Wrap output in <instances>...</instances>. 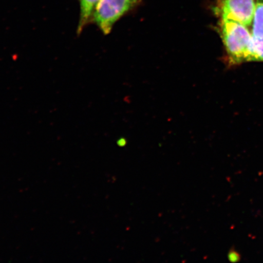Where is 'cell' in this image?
<instances>
[{
	"instance_id": "obj_2",
	"label": "cell",
	"mask_w": 263,
	"mask_h": 263,
	"mask_svg": "<svg viewBox=\"0 0 263 263\" xmlns=\"http://www.w3.org/2000/svg\"><path fill=\"white\" fill-rule=\"evenodd\" d=\"M141 1L142 0H100L95 9L92 21L104 34H108L115 23Z\"/></svg>"
},
{
	"instance_id": "obj_6",
	"label": "cell",
	"mask_w": 263,
	"mask_h": 263,
	"mask_svg": "<svg viewBox=\"0 0 263 263\" xmlns=\"http://www.w3.org/2000/svg\"><path fill=\"white\" fill-rule=\"evenodd\" d=\"M263 61V39L253 37L248 62Z\"/></svg>"
},
{
	"instance_id": "obj_5",
	"label": "cell",
	"mask_w": 263,
	"mask_h": 263,
	"mask_svg": "<svg viewBox=\"0 0 263 263\" xmlns=\"http://www.w3.org/2000/svg\"><path fill=\"white\" fill-rule=\"evenodd\" d=\"M252 34L256 39H263V0H256Z\"/></svg>"
},
{
	"instance_id": "obj_3",
	"label": "cell",
	"mask_w": 263,
	"mask_h": 263,
	"mask_svg": "<svg viewBox=\"0 0 263 263\" xmlns=\"http://www.w3.org/2000/svg\"><path fill=\"white\" fill-rule=\"evenodd\" d=\"M256 0H219L216 8L221 19L230 20L249 27L252 24Z\"/></svg>"
},
{
	"instance_id": "obj_1",
	"label": "cell",
	"mask_w": 263,
	"mask_h": 263,
	"mask_svg": "<svg viewBox=\"0 0 263 263\" xmlns=\"http://www.w3.org/2000/svg\"><path fill=\"white\" fill-rule=\"evenodd\" d=\"M220 34L230 63L248 62L253 39L248 26L230 20L221 19Z\"/></svg>"
},
{
	"instance_id": "obj_7",
	"label": "cell",
	"mask_w": 263,
	"mask_h": 263,
	"mask_svg": "<svg viewBox=\"0 0 263 263\" xmlns=\"http://www.w3.org/2000/svg\"><path fill=\"white\" fill-rule=\"evenodd\" d=\"M118 144L120 147H123L125 146V144H126V142H124V141L121 140L118 143Z\"/></svg>"
},
{
	"instance_id": "obj_4",
	"label": "cell",
	"mask_w": 263,
	"mask_h": 263,
	"mask_svg": "<svg viewBox=\"0 0 263 263\" xmlns=\"http://www.w3.org/2000/svg\"><path fill=\"white\" fill-rule=\"evenodd\" d=\"M100 0H80V17L78 26V34H80L83 29L92 21L95 9Z\"/></svg>"
}]
</instances>
